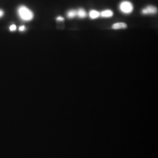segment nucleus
<instances>
[{
    "label": "nucleus",
    "mask_w": 158,
    "mask_h": 158,
    "mask_svg": "<svg viewBox=\"0 0 158 158\" xmlns=\"http://www.w3.org/2000/svg\"><path fill=\"white\" fill-rule=\"evenodd\" d=\"M17 13L20 19L24 21H30L34 18L33 11L26 6H19L17 9Z\"/></svg>",
    "instance_id": "obj_1"
},
{
    "label": "nucleus",
    "mask_w": 158,
    "mask_h": 158,
    "mask_svg": "<svg viewBox=\"0 0 158 158\" xmlns=\"http://www.w3.org/2000/svg\"><path fill=\"white\" fill-rule=\"evenodd\" d=\"M119 10L124 14H128L132 12L134 6L132 3L129 1H125L122 2L119 6Z\"/></svg>",
    "instance_id": "obj_2"
},
{
    "label": "nucleus",
    "mask_w": 158,
    "mask_h": 158,
    "mask_svg": "<svg viewBox=\"0 0 158 158\" xmlns=\"http://www.w3.org/2000/svg\"><path fill=\"white\" fill-rule=\"evenodd\" d=\"M157 11L158 9L156 7L154 6H149L142 10V13L144 15L155 14L157 12Z\"/></svg>",
    "instance_id": "obj_3"
},
{
    "label": "nucleus",
    "mask_w": 158,
    "mask_h": 158,
    "mask_svg": "<svg viewBox=\"0 0 158 158\" xmlns=\"http://www.w3.org/2000/svg\"><path fill=\"white\" fill-rule=\"evenodd\" d=\"M127 27V25L124 23H118L114 24L112 26V28L115 30L124 29Z\"/></svg>",
    "instance_id": "obj_4"
},
{
    "label": "nucleus",
    "mask_w": 158,
    "mask_h": 158,
    "mask_svg": "<svg viewBox=\"0 0 158 158\" xmlns=\"http://www.w3.org/2000/svg\"><path fill=\"white\" fill-rule=\"evenodd\" d=\"M77 16L80 18H85L87 17V13L85 9L83 8H80L77 11Z\"/></svg>",
    "instance_id": "obj_5"
},
{
    "label": "nucleus",
    "mask_w": 158,
    "mask_h": 158,
    "mask_svg": "<svg viewBox=\"0 0 158 158\" xmlns=\"http://www.w3.org/2000/svg\"><path fill=\"white\" fill-rule=\"evenodd\" d=\"M113 15V11L111 10H104L100 13V15L102 17H111Z\"/></svg>",
    "instance_id": "obj_6"
},
{
    "label": "nucleus",
    "mask_w": 158,
    "mask_h": 158,
    "mask_svg": "<svg viewBox=\"0 0 158 158\" xmlns=\"http://www.w3.org/2000/svg\"><path fill=\"white\" fill-rule=\"evenodd\" d=\"M89 16L92 19H95L100 16V12L96 10H92L89 12Z\"/></svg>",
    "instance_id": "obj_7"
},
{
    "label": "nucleus",
    "mask_w": 158,
    "mask_h": 158,
    "mask_svg": "<svg viewBox=\"0 0 158 158\" xmlns=\"http://www.w3.org/2000/svg\"><path fill=\"white\" fill-rule=\"evenodd\" d=\"M77 16V11L74 9L69 10L67 12V16L68 18L73 19Z\"/></svg>",
    "instance_id": "obj_8"
},
{
    "label": "nucleus",
    "mask_w": 158,
    "mask_h": 158,
    "mask_svg": "<svg viewBox=\"0 0 158 158\" xmlns=\"http://www.w3.org/2000/svg\"><path fill=\"white\" fill-rule=\"evenodd\" d=\"M9 29H10V31H15V30H16V26L14 24L10 26V27H9Z\"/></svg>",
    "instance_id": "obj_9"
},
{
    "label": "nucleus",
    "mask_w": 158,
    "mask_h": 158,
    "mask_svg": "<svg viewBox=\"0 0 158 158\" xmlns=\"http://www.w3.org/2000/svg\"><path fill=\"white\" fill-rule=\"evenodd\" d=\"M56 20L58 21L62 22L64 20V18L62 16H59L57 17Z\"/></svg>",
    "instance_id": "obj_10"
},
{
    "label": "nucleus",
    "mask_w": 158,
    "mask_h": 158,
    "mask_svg": "<svg viewBox=\"0 0 158 158\" xmlns=\"http://www.w3.org/2000/svg\"><path fill=\"white\" fill-rule=\"evenodd\" d=\"M25 27L24 26H21L19 28V31H23L25 30Z\"/></svg>",
    "instance_id": "obj_11"
},
{
    "label": "nucleus",
    "mask_w": 158,
    "mask_h": 158,
    "mask_svg": "<svg viewBox=\"0 0 158 158\" xmlns=\"http://www.w3.org/2000/svg\"><path fill=\"white\" fill-rule=\"evenodd\" d=\"M4 15V11L2 9H0V18L2 17Z\"/></svg>",
    "instance_id": "obj_12"
}]
</instances>
